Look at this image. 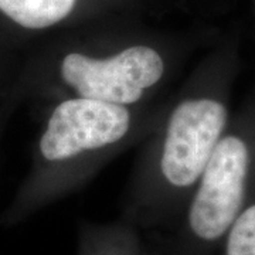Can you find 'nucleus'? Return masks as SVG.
<instances>
[{
    "label": "nucleus",
    "instance_id": "nucleus-1",
    "mask_svg": "<svg viewBox=\"0 0 255 255\" xmlns=\"http://www.w3.org/2000/svg\"><path fill=\"white\" fill-rule=\"evenodd\" d=\"M160 54L146 46L129 47L108 58L73 53L61 64L63 80L82 98L115 105H130L162 78Z\"/></svg>",
    "mask_w": 255,
    "mask_h": 255
},
{
    "label": "nucleus",
    "instance_id": "nucleus-2",
    "mask_svg": "<svg viewBox=\"0 0 255 255\" xmlns=\"http://www.w3.org/2000/svg\"><path fill=\"white\" fill-rule=\"evenodd\" d=\"M248 160V149L240 137L219 140L187 214L194 237L210 243L227 234L244 203Z\"/></svg>",
    "mask_w": 255,
    "mask_h": 255
},
{
    "label": "nucleus",
    "instance_id": "nucleus-3",
    "mask_svg": "<svg viewBox=\"0 0 255 255\" xmlns=\"http://www.w3.org/2000/svg\"><path fill=\"white\" fill-rule=\"evenodd\" d=\"M226 121L224 105L214 100H187L176 107L162 155V172L172 186L196 183L219 143Z\"/></svg>",
    "mask_w": 255,
    "mask_h": 255
},
{
    "label": "nucleus",
    "instance_id": "nucleus-4",
    "mask_svg": "<svg viewBox=\"0 0 255 255\" xmlns=\"http://www.w3.org/2000/svg\"><path fill=\"white\" fill-rule=\"evenodd\" d=\"M129 124V112L122 105L82 97L64 101L48 121L40 149L47 160H65L118 142Z\"/></svg>",
    "mask_w": 255,
    "mask_h": 255
},
{
    "label": "nucleus",
    "instance_id": "nucleus-5",
    "mask_svg": "<svg viewBox=\"0 0 255 255\" xmlns=\"http://www.w3.org/2000/svg\"><path fill=\"white\" fill-rule=\"evenodd\" d=\"M77 0H0V11L26 28L51 27L63 21Z\"/></svg>",
    "mask_w": 255,
    "mask_h": 255
},
{
    "label": "nucleus",
    "instance_id": "nucleus-6",
    "mask_svg": "<svg viewBox=\"0 0 255 255\" xmlns=\"http://www.w3.org/2000/svg\"><path fill=\"white\" fill-rule=\"evenodd\" d=\"M226 255H255V204L241 211L228 230Z\"/></svg>",
    "mask_w": 255,
    "mask_h": 255
},
{
    "label": "nucleus",
    "instance_id": "nucleus-7",
    "mask_svg": "<svg viewBox=\"0 0 255 255\" xmlns=\"http://www.w3.org/2000/svg\"><path fill=\"white\" fill-rule=\"evenodd\" d=\"M105 255H108V254H105Z\"/></svg>",
    "mask_w": 255,
    "mask_h": 255
}]
</instances>
